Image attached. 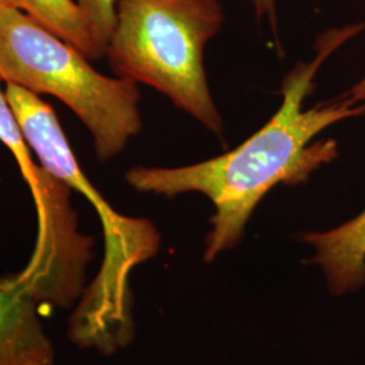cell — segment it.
Segmentation results:
<instances>
[{"label": "cell", "instance_id": "obj_8", "mask_svg": "<svg viewBox=\"0 0 365 365\" xmlns=\"http://www.w3.org/2000/svg\"><path fill=\"white\" fill-rule=\"evenodd\" d=\"M14 7L90 60L102 58L76 0H14Z\"/></svg>", "mask_w": 365, "mask_h": 365}, {"label": "cell", "instance_id": "obj_7", "mask_svg": "<svg viewBox=\"0 0 365 365\" xmlns=\"http://www.w3.org/2000/svg\"><path fill=\"white\" fill-rule=\"evenodd\" d=\"M302 241L314 249L312 262L325 274L333 295L365 287V209L334 229L302 235Z\"/></svg>", "mask_w": 365, "mask_h": 365}, {"label": "cell", "instance_id": "obj_12", "mask_svg": "<svg viewBox=\"0 0 365 365\" xmlns=\"http://www.w3.org/2000/svg\"><path fill=\"white\" fill-rule=\"evenodd\" d=\"M9 7H14V0H0V11Z\"/></svg>", "mask_w": 365, "mask_h": 365}, {"label": "cell", "instance_id": "obj_9", "mask_svg": "<svg viewBox=\"0 0 365 365\" xmlns=\"http://www.w3.org/2000/svg\"><path fill=\"white\" fill-rule=\"evenodd\" d=\"M84 14L92 39L101 53L106 56L107 45L117 24V0H76Z\"/></svg>", "mask_w": 365, "mask_h": 365}, {"label": "cell", "instance_id": "obj_2", "mask_svg": "<svg viewBox=\"0 0 365 365\" xmlns=\"http://www.w3.org/2000/svg\"><path fill=\"white\" fill-rule=\"evenodd\" d=\"M223 22L221 0H117V24L106 56L119 78L164 93L222 138L225 125L203 58Z\"/></svg>", "mask_w": 365, "mask_h": 365}, {"label": "cell", "instance_id": "obj_3", "mask_svg": "<svg viewBox=\"0 0 365 365\" xmlns=\"http://www.w3.org/2000/svg\"><path fill=\"white\" fill-rule=\"evenodd\" d=\"M0 80L69 107L91 133L99 161L118 156L143 129L135 81L99 73L88 57L15 7L0 11Z\"/></svg>", "mask_w": 365, "mask_h": 365}, {"label": "cell", "instance_id": "obj_1", "mask_svg": "<svg viewBox=\"0 0 365 365\" xmlns=\"http://www.w3.org/2000/svg\"><path fill=\"white\" fill-rule=\"evenodd\" d=\"M361 29L363 25H353L319 37L314 58L299 61L283 78L280 108L245 143L222 156L187 167H134L126 173V182L140 192L207 196L215 212L206 235L205 260L212 261L222 252L235 248L256 206L274 187L304 182L339 157L334 140L313 144L314 137L341 120L365 115V102L354 103L341 96L303 108L319 68Z\"/></svg>", "mask_w": 365, "mask_h": 365}, {"label": "cell", "instance_id": "obj_11", "mask_svg": "<svg viewBox=\"0 0 365 365\" xmlns=\"http://www.w3.org/2000/svg\"><path fill=\"white\" fill-rule=\"evenodd\" d=\"M341 98L349 99L354 103H363L365 102V76L359 80L356 84H353L352 87L346 92H344L341 95Z\"/></svg>", "mask_w": 365, "mask_h": 365}, {"label": "cell", "instance_id": "obj_4", "mask_svg": "<svg viewBox=\"0 0 365 365\" xmlns=\"http://www.w3.org/2000/svg\"><path fill=\"white\" fill-rule=\"evenodd\" d=\"M0 143L13 155L30 187L38 217L34 253L19 274L39 302L71 306L84 291L92 238L80 235L71 188L36 161L18 119L0 88Z\"/></svg>", "mask_w": 365, "mask_h": 365}, {"label": "cell", "instance_id": "obj_6", "mask_svg": "<svg viewBox=\"0 0 365 365\" xmlns=\"http://www.w3.org/2000/svg\"><path fill=\"white\" fill-rule=\"evenodd\" d=\"M54 348L37 300L18 276L0 277V365H52Z\"/></svg>", "mask_w": 365, "mask_h": 365}, {"label": "cell", "instance_id": "obj_5", "mask_svg": "<svg viewBox=\"0 0 365 365\" xmlns=\"http://www.w3.org/2000/svg\"><path fill=\"white\" fill-rule=\"evenodd\" d=\"M4 92L27 144L39 164L53 178L64 182L91 203L101 217L105 241L130 235L140 220L120 215L92 185L80 168L78 158L73 155L52 107L45 103L39 95L13 83H7Z\"/></svg>", "mask_w": 365, "mask_h": 365}, {"label": "cell", "instance_id": "obj_10", "mask_svg": "<svg viewBox=\"0 0 365 365\" xmlns=\"http://www.w3.org/2000/svg\"><path fill=\"white\" fill-rule=\"evenodd\" d=\"M255 15L259 22L268 21L277 36V13H276V0H250Z\"/></svg>", "mask_w": 365, "mask_h": 365}]
</instances>
